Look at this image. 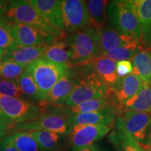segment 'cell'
I'll use <instances>...</instances> for the list:
<instances>
[{"label":"cell","instance_id":"obj_38","mask_svg":"<svg viewBox=\"0 0 151 151\" xmlns=\"http://www.w3.org/2000/svg\"><path fill=\"white\" fill-rule=\"evenodd\" d=\"M78 151H99V150L96 148L95 146L94 145H92V146H90L88 147H86V148L81 149V150Z\"/></svg>","mask_w":151,"mask_h":151},{"label":"cell","instance_id":"obj_29","mask_svg":"<svg viewBox=\"0 0 151 151\" xmlns=\"http://www.w3.org/2000/svg\"><path fill=\"white\" fill-rule=\"evenodd\" d=\"M16 47V37L11 24L4 18L0 22V48L9 52Z\"/></svg>","mask_w":151,"mask_h":151},{"label":"cell","instance_id":"obj_18","mask_svg":"<svg viewBox=\"0 0 151 151\" xmlns=\"http://www.w3.org/2000/svg\"><path fill=\"white\" fill-rule=\"evenodd\" d=\"M94 72L111 90L116 88L120 78L116 73V63L104 56H100L90 63Z\"/></svg>","mask_w":151,"mask_h":151},{"label":"cell","instance_id":"obj_6","mask_svg":"<svg viewBox=\"0 0 151 151\" xmlns=\"http://www.w3.org/2000/svg\"><path fill=\"white\" fill-rule=\"evenodd\" d=\"M69 66L55 63L43 58L36 60L26 67L40 92L41 102H44L48 92L66 73Z\"/></svg>","mask_w":151,"mask_h":151},{"label":"cell","instance_id":"obj_23","mask_svg":"<svg viewBox=\"0 0 151 151\" xmlns=\"http://www.w3.org/2000/svg\"><path fill=\"white\" fill-rule=\"evenodd\" d=\"M85 1L90 17V25L99 29L106 27L109 1L105 0H88Z\"/></svg>","mask_w":151,"mask_h":151},{"label":"cell","instance_id":"obj_33","mask_svg":"<svg viewBox=\"0 0 151 151\" xmlns=\"http://www.w3.org/2000/svg\"><path fill=\"white\" fill-rule=\"evenodd\" d=\"M121 137L123 139L124 151H143L139 146V142L136 141L129 136L121 135Z\"/></svg>","mask_w":151,"mask_h":151},{"label":"cell","instance_id":"obj_31","mask_svg":"<svg viewBox=\"0 0 151 151\" xmlns=\"http://www.w3.org/2000/svg\"><path fill=\"white\" fill-rule=\"evenodd\" d=\"M0 94L7 97L22 99L23 93L16 80L0 78Z\"/></svg>","mask_w":151,"mask_h":151},{"label":"cell","instance_id":"obj_14","mask_svg":"<svg viewBox=\"0 0 151 151\" xmlns=\"http://www.w3.org/2000/svg\"><path fill=\"white\" fill-rule=\"evenodd\" d=\"M43 18L52 27L65 33L61 1L59 0H29Z\"/></svg>","mask_w":151,"mask_h":151},{"label":"cell","instance_id":"obj_7","mask_svg":"<svg viewBox=\"0 0 151 151\" xmlns=\"http://www.w3.org/2000/svg\"><path fill=\"white\" fill-rule=\"evenodd\" d=\"M0 106L14 125L35 120L45 111L44 106H41L25 99L1 94H0Z\"/></svg>","mask_w":151,"mask_h":151},{"label":"cell","instance_id":"obj_5","mask_svg":"<svg viewBox=\"0 0 151 151\" xmlns=\"http://www.w3.org/2000/svg\"><path fill=\"white\" fill-rule=\"evenodd\" d=\"M46 110L40 116L31 121L15 125L14 129L20 131H34L43 129L59 134L65 137L69 136L71 125L66 109L56 106V110Z\"/></svg>","mask_w":151,"mask_h":151},{"label":"cell","instance_id":"obj_42","mask_svg":"<svg viewBox=\"0 0 151 151\" xmlns=\"http://www.w3.org/2000/svg\"><path fill=\"white\" fill-rule=\"evenodd\" d=\"M150 151H151V146H150Z\"/></svg>","mask_w":151,"mask_h":151},{"label":"cell","instance_id":"obj_1","mask_svg":"<svg viewBox=\"0 0 151 151\" xmlns=\"http://www.w3.org/2000/svg\"><path fill=\"white\" fill-rule=\"evenodd\" d=\"M69 46V67L91 63L101 56L98 44V28L89 25L66 38Z\"/></svg>","mask_w":151,"mask_h":151},{"label":"cell","instance_id":"obj_10","mask_svg":"<svg viewBox=\"0 0 151 151\" xmlns=\"http://www.w3.org/2000/svg\"><path fill=\"white\" fill-rule=\"evenodd\" d=\"M112 126L101 124H77L73 125L69 134V141L73 151L93 145L111 131Z\"/></svg>","mask_w":151,"mask_h":151},{"label":"cell","instance_id":"obj_16","mask_svg":"<svg viewBox=\"0 0 151 151\" xmlns=\"http://www.w3.org/2000/svg\"><path fill=\"white\" fill-rule=\"evenodd\" d=\"M119 112L121 111L117 109L111 108L93 112L69 115V119L72 126L77 124H101L112 126L116 116ZM121 113H122L121 112Z\"/></svg>","mask_w":151,"mask_h":151},{"label":"cell","instance_id":"obj_25","mask_svg":"<svg viewBox=\"0 0 151 151\" xmlns=\"http://www.w3.org/2000/svg\"><path fill=\"white\" fill-rule=\"evenodd\" d=\"M133 70L132 73L137 75L143 83L151 81V52L139 51L132 58Z\"/></svg>","mask_w":151,"mask_h":151},{"label":"cell","instance_id":"obj_17","mask_svg":"<svg viewBox=\"0 0 151 151\" xmlns=\"http://www.w3.org/2000/svg\"><path fill=\"white\" fill-rule=\"evenodd\" d=\"M130 3L140 25L141 43L151 48V0H132Z\"/></svg>","mask_w":151,"mask_h":151},{"label":"cell","instance_id":"obj_15","mask_svg":"<svg viewBox=\"0 0 151 151\" xmlns=\"http://www.w3.org/2000/svg\"><path fill=\"white\" fill-rule=\"evenodd\" d=\"M137 43L141 42L134 40L110 27L98 28V44L101 56L112 49Z\"/></svg>","mask_w":151,"mask_h":151},{"label":"cell","instance_id":"obj_2","mask_svg":"<svg viewBox=\"0 0 151 151\" xmlns=\"http://www.w3.org/2000/svg\"><path fill=\"white\" fill-rule=\"evenodd\" d=\"M74 67L78 71V78L73 91L65 104L67 107L102 97L111 90L94 72L90 64Z\"/></svg>","mask_w":151,"mask_h":151},{"label":"cell","instance_id":"obj_35","mask_svg":"<svg viewBox=\"0 0 151 151\" xmlns=\"http://www.w3.org/2000/svg\"><path fill=\"white\" fill-rule=\"evenodd\" d=\"M15 125H9L0 122V141L6 137V134L11 131L12 128H14Z\"/></svg>","mask_w":151,"mask_h":151},{"label":"cell","instance_id":"obj_41","mask_svg":"<svg viewBox=\"0 0 151 151\" xmlns=\"http://www.w3.org/2000/svg\"><path fill=\"white\" fill-rule=\"evenodd\" d=\"M3 19H4V18H0V22H1V20H3Z\"/></svg>","mask_w":151,"mask_h":151},{"label":"cell","instance_id":"obj_40","mask_svg":"<svg viewBox=\"0 0 151 151\" xmlns=\"http://www.w3.org/2000/svg\"><path fill=\"white\" fill-rule=\"evenodd\" d=\"M148 146H151V132L150 133V137H149V142H148Z\"/></svg>","mask_w":151,"mask_h":151},{"label":"cell","instance_id":"obj_20","mask_svg":"<svg viewBox=\"0 0 151 151\" xmlns=\"http://www.w3.org/2000/svg\"><path fill=\"white\" fill-rule=\"evenodd\" d=\"M48 46L16 47L7 52L3 60H9L27 67L36 60L42 58Z\"/></svg>","mask_w":151,"mask_h":151},{"label":"cell","instance_id":"obj_36","mask_svg":"<svg viewBox=\"0 0 151 151\" xmlns=\"http://www.w3.org/2000/svg\"><path fill=\"white\" fill-rule=\"evenodd\" d=\"M9 1L0 0V18H4L8 8Z\"/></svg>","mask_w":151,"mask_h":151},{"label":"cell","instance_id":"obj_13","mask_svg":"<svg viewBox=\"0 0 151 151\" xmlns=\"http://www.w3.org/2000/svg\"><path fill=\"white\" fill-rule=\"evenodd\" d=\"M115 108L120 110L122 113L123 107L119 104L116 97L115 92L113 90H110L106 95L102 97L93 99L89 101H85L79 104L66 109L69 115L78 114V113H84L93 112L104 109Z\"/></svg>","mask_w":151,"mask_h":151},{"label":"cell","instance_id":"obj_12","mask_svg":"<svg viewBox=\"0 0 151 151\" xmlns=\"http://www.w3.org/2000/svg\"><path fill=\"white\" fill-rule=\"evenodd\" d=\"M78 74L76 67H69L48 92L44 103L58 106L65 104L78 81Z\"/></svg>","mask_w":151,"mask_h":151},{"label":"cell","instance_id":"obj_8","mask_svg":"<svg viewBox=\"0 0 151 151\" xmlns=\"http://www.w3.org/2000/svg\"><path fill=\"white\" fill-rule=\"evenodd\" d=\"M151 122V113L125 111L123 116L119 117L117 126L120 134L129 136L140 143L145 140L147 129Z\"/></svg>","mask_w":151,"mask_h":151},{"label":"cell","instance_id":"obj_39","mask_svg":"<svg viewBox=\"0 0 151 151\" xmlns=\"http://www.w3.org/2000/svg\"><path fill=\"white\" fill-rule=\"evenodd\" d=\"M7 51H6L4 50H2V49L0 48V61H1L4 58L6 53Z\"/></svg>","mask_w":151,"mask_h":151},{"label":"cell","instance_id":"obj_19","mask_svg":"<svg viewBox=\"0 0 151 151\" xmlns=\"http://www.w3.org/2000/svg\"><path fill=\"white\" fill-rule=\"evenodd\" d=\"M143 82L134 73L120 79L116 88L113 90L116 97L120 105H123L139 93L142 88Z\"/></svg>","mask_w":151,"mask_h":151},{"label":"cell","instance_id":"obj_11","mask_svg":"<svg viewBox=\"0 0 151 151\" xmlns=\"http://www.w3.org/2000/svg\"><path fill=\"white\" fill-rule=\"evenodd\" d=\"M16 37L17 47L49 46L58 37L51 32L23 24H11Z\"/></svg>","mask_w":151,"mask_h":151},{"label":"cell","instance_id":"obj_32","mask_svg":"<svg viewBox=\"0 0 151 151\" xmlns=\"http://www.w3.org/2000/svg\"><path fill=\"white\" fill-rule=\"evenodd\" d=\"M133 70V66L129 60L120 61L116 63V73L119 78H122L130 74Z\"/></svg>","mask_w":151,"mask_h":151},{"label":"cell","instance_id":"obj_37","mask_svg":"<svg viewBox=\"0 0 151 151\" xmlns=\"http://www.w3.org/2000/svg\"><path fill=\"white\" fill-rule=\"evenodd\" d=\"M0 122L6 124H9V125H14V124H13L12 122L9 120L8 117L6 116L4 113L3 112L1 106H0Z\"/></svg>","mask_w":151,"mask_h":151},{"label":"cell","instance_id":"obj_9","mask_svg":"<svg viewBox=\"0 0 151 151\" xmlns=\"http://www.w3.org/2000/svg\"><path fill=\"white\" fill-rule=\"evenodd\" d=\"M65 31L73 34L90 25V17L86 1L82 0L61 1Z\"/></svg>","mask_w":151,"mask_h":151},{"label":"cell","instance_id":"obj_30","mask_svg":"<svg viewBox=\"0 0 151 151\" xmlns=\"http://www.w3.org/2000/svg\"><path fill=\"white\" fill-rule=\"evenodd\" d=\"M26 67L14 62L2 60L0 61V78L16 80L25 71Z\"/></svg>","mask_w":151,"mask_h":151},{"label":"cell","instance_id":"obj_4","mask_svg":"<svg viewBox=\"0 0 151 151\" xmlns=\"http://www.w3.org/2000/svg\"><path fill=\"white\" fill-rule=\"evenodd\" d=\"M4 18L10 24L18 23L32 26L51 32L60 39H64L66 35L65 32L50 25L29 1L27 0L9 1Z\"/></svg>","mask_w":151,"mask_h":151},{"label":"cell","instance_id":"obj_22","mask_svg":"<svg viewBox=\"0 0 151 151\" xmlns=\"http://www.w3.org/2000/svg\"><path fill=\"white\" fill-rule=\"evenodd\" d=\"M124 106L125 111L151 113V81L148 83H143L139 93L127 101Z\"/></svg>","mask_w":151,"mask_h":151},{"label":"cell","instance_id":"obj_43","mask_svg":"<svg viewBox=\"0 0 151 151\" xmlns=\"http://www.w3.org/2000/svg\"><path fill=\"white\" fill-rule=\"evenodd\" d=\"M59 151H60V150H59Z\"/></svg>","mask_w":151,"mask_h":151},{"label":"cell","instance_id":"obj_28","mask_svg":"<svg viewBox=\"0 0 151 151\" xmlns=\"http://www.w3.org/2000/svg\"><path fill=\"white\" fill-rule=\"evenodd\" d=\"M17 82L23 94H25L35 101L41 102L40 92L37 85L32 77L27 71H25L20 76V77L17 79Z\"/></svg>","mask_w":151,"mask_h":151},{"label":"cell","instance_id":"obj_27","mask_svg":"<svg viewBox=\"0 0 151 151\" xmlns=\"http://www.w3.org/2000/svg\"><path fill=\"white\" fill-rule=\"evenodd\" d=\"M140 43H137L112 49L108 52H104L101 56H104L114 62L131 60L137 53L138 50L142 49V46H141Z\"/></svg>","mask_w":151,"mask_h":151},{"label":"cell","instance_id":"obj_24","mask_svg":"<svg viewBox=\"0 0 151 151\" xmlns=\"http://www.w3.org/2000/svg\"><path fill=\"white\" fill-rule=\"evenodd\" d=\"M39 145L41 151H59L65 137L46 130L31 131Z\"/></svg>","mask_w":151,"mask_h":151},{"label":"cell","instance_id":"obj_3","mask_svg":"<svg viewBox=\"0 0 151 151\" xmlns=\"http://www.w3.org/2000/svg\"><path fill=\"white\" fill-rule=\"evenodd\" d=\"M109 2L107 20L109 27L141 42L140 25L130 1L114 0Z\"/></svg>","mask_w":151,"mask_h":151},{"label":"cell","instance_id":"obj_26","mask_svg":"<svg viewBox=\"0 0 151 151\" xmlns=\"http://www.w3.org/2000/svg\"><path fill=\"white\" fill-rule=\"evenodd\" d=\"M10 137L18 151H41L31 131H18Z\"/></svg>","mask_w":151,"mask_h":151},{"label":"cell","instance_id":"obj_21","mask_svg":"<svg viewBox=\"0 0 151 151\" xmlns=\"http://www.w3.org/2000/svg\"><path fill=\"white\" fill-rule=\"evenodd\" d=\"M41 58L55 63L69 66L70 55L66 39H57L48 46Z\"/></svg>","mask_w":151,"mask_h":151},{"label":"cell","instance_id":"obj_34","mask_svg":"<svg viewBox=\"0 0 151 151\" xmlns=\"http://www.w3.org/2000/svg\"><path fill=\"white\" fill-rule=\"evenodd\" d=\"M0 151H18L11 141L10 135L0 141Z\"/></svg>","mask_w":151,"mask_h":151}]
</instances>
